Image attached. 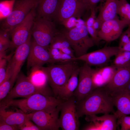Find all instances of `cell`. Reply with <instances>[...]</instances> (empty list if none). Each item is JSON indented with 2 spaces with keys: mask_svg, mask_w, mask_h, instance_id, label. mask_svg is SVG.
<instances>
[{
  "mask_svg": "<svg viewBox=\"0 0 130 130\" xmlns=\"http://www.w3.org/2000/svg\"><path fill=\"white\" fill-rule=\"evenodd\" d=\"M76 105L79 117L84 115L115 112L112 97L103 87L95 89L83 99L76 102Z\"/></svg>",
  "mask_w": 130,
  "mask_h": 130,
  "instance_id": "obj_1",
  "label": "cell"
},
{
  "mask_svg": "<svg viewBox=\"0 0 130 130\" xmlns=\"http://www.w3.org/2000/svg\"><path fill=\"white\" fill-rule=\"evenodd\" d=\"M63 101L54 96L37 93L23 99L2 100L0 106L6 109L11 106L17 107L27 114L37 111L53 110Z\"/></svg>",
  "mask_w": 130,
  "mask_h": 130,
  "instance_id": "obj_2",
  "label": "cell"
},
{
  "mask_svg": "<svg viewBox=\"0 0 130 130\" xmlns=\"http://www.w3.org/2000/svg\"><path fill=\"white\" fill-rule=\"evenodd\" d=\"M75 61L64 64H53L41 68L46 76L47 82L55 97L57 98L59 90L66 83L78 66Z\"/></svg>",
  "mask_w": 130,
  "mask_h": 130,
  "instance_id": "obj_3",
  "label": "cell"
},
{
  "mask_svg": "<svg viewBox=\"0 0 130 130\" xmlns=\"http://www.w3.org/2000/svg\"><path fill=\"white\" fill-rule=\"evenodd\" d=\"M61 32L74 51L75 57L86 53L89 49L95 45L89 36L85 25L79 26L70 29H66Z\"/></svg>",
  "mask_w": 130,
  "mask_h": 130,
  "instance_id": "obj_4",
  "label": "cell"
},
{
  "mask_svg": "<svg viewBox=\"0 0 130 130\" xmlns=\"http://www.w3.org/2000/svg\"><path fill=\"white\" fill-rule=\"evenodd\" d=\"M58 31L54 23L52 20L37 17L33 23L31 35L37 44L47 50Z\"/></svg>",
  "mask_w": 130,
  "mask_h": 130,
  "instance_id": "obj_5",
  "label": "cell"
},
{
  "mask_svg": "<svg viewBox=\"0 0 130 130\" xmlns=\"http://www.w3.org/2000/svg\"><path fill=\"white\" fill-rule=\"evenodd\" d=\"M39 0H16L12 10L1 25L2 30L9 34L13 28L25 18L32 9L37 5Z\"/></svg>",
  "mask_w": 130,
  "mask_h": 130,
  "instance_id": "obj_6",
  "label": "cell"
},
{
  "mask_svg": "<svg viewBox=\"0 0 130 130\" xmlns=\"http://www.w3.org/2000/svg\"><path fill=\"white\" fill-rule=\"evenodd\" d=\"M86 10L87 7L81 0H58L52 20L61 24L70 17L80 18Z\"/></svg>",
  "mask_w": 130,
  "mask_h": 130,
  "instance_id": "obj_7",
  "label": "cell"
},
{
  "mask_svg": "<svg viewBox=\"0 0 130 130\" xmlns=\"http://www.w3.org/2000/svg\"><path fill=\"white\" fill-rule=\"evenodd\" d=\"M76 101L72 96L61 104L60 115L59 118L60 128L63 130H77L79 123L76 108Z\"/></svg>",
  "mask_w": 130,
  "mask_h": 130,
  "instance_id": "obj_8",
  "label": "cell"
},
{
  "mask_svg": "<svg viewBox=\"0 0 130 130\" xmlns=\"http://www.w3.org/2000/svg\"><path fill=\"white\" fill-rule=\"evenodd\" d=\"M37 6L33 8L24 20L10 33L11 38L10 48H16L26 42L31 36V30L36 15L35 9Z\"/></svg>",
  "mask_w": 130,
  "mask_h": 130,
  "instance_id": "obj_9",
  "label": "cell"
},
{
  "mask_svg": "<svg viewBox=\"0 0 130 130\" xmlns=\"http://www.w3.org/2000/svg\"><path fill=\"white\" fill-rule=\"evenodd\" d=\"M16 79L14 87L3 100L12 99L18 97L26 98L37 93L49 95L47 94L46 88L36 87L31 82L28 77L22 73H20Z\"/></svg>",
  "mask_w": 130,
  "mask_h": 130,
  "instance_id": "obj_10",
  "label": "cell"
},
{
  "mask_svg": "<svg viewBox=\"0 0 130 130\" xmlns=\"http://www.w3.org/2000/svg\"><path fill=\"white\" fill-rule=\"evenodd\" d=\"M61 103L53 110L33 112L26 114L27 117L36 124L39 130H58L60 127L58 115Z\"/></svg>",
  "mask_w": 130,
  "mask_h": 130,
  "instance_id": "obj_11",
  "label": "cell"
},
{
  "mask_svg": "<svg viewBox=\"0 0 130 130\" xmlns=\"http://www.w3.org/2000/svg\"><path fill=\"white\" fill-rule=\"evenodd\" d=\"M130 85V65L117 69L103 88L111 96L127 90Z\"/></svg>",
  "mask_w": 130,
  "mask_h": 130,
  "instance_id": "obj_12",
  "label": "cell"
},
{
  "mask_svg": "<svg viewBox=\"0 0 130 130\" xmlns=\"http://www.w3.org/2000/svg\"><path fill=\"white\" fill-rule=\"evenodd\" d=\"M119 51L118 46H105L99 50L75 57L74 61H81L89 65L100 66L108 63Z\"/></svg>",
  "mask_w": 130,
  "mask_h": 130,
  "instance_id": "obj_13",
  "label": "cell"
},
{
  "mask_svg": "<svg viewBox=\"0 0 130 130\" xmlns=\"http://www.w3.org/2000/svg\"><path fill=\"white\" fill-rule=\"evenodd\" d=\"M93 71L85 63L80 67L77 86L73 94L76 102L83 99L95 89L93 81Z\"/></svg>",
  "mask_w": 130,
  "mask_h": 130,
  "instance_id": "obj_14",
  "label": "cell"
},
{
  "mask_svg": "<svg viewBox=\"0 0 130 130\" xmlns=\"http://www.w3.org/2000/svg\"><path fill=\"white\" fill-rule=\"evenodd\" d=\"M31 36L25 43L16 48L12 58L9 61L7 71L13 84L20 73L22 66L28 56L31 42Z\"/></svg>",
  "mask_w": 130,
  "mask_h": 130,
  "instance_id": "obj_15",
  "label": "cell"
},
{
  "mask_svg": "<svg viewBox=\"0 0 130 130\" xmlns=\"http://www.w3.org/2000/svg\"><path fill=\"white\" fill-rule=\"evenodd\" d=\"M128 26L126 22L119 19L117 15L113 19L103 22L98 32V36L101 40L110 42L119 38L123 29Z\"/></svg>",
  "mask_w": 130,
  "mask_h": 130,
  "instance_id": "obj_16",
  "label": "cell"
},
{
  "mask_svg": "<svg viewBox=\"0 0 130 130\" xmlns=\"http://www.w3.org/2000/svg\"><path fill=\"white\" fill-rule=\"evenodd\" d=\"M27 67L31 70L35 68H40L45 64H53L48 50L31 41L30 51L27 58Z\"/></svg>",
  "mask_w": 130,
  "mask_h": 130,
  "instance_id": "obj_17",
  "label": "cell"
},
{
  "mask_svg": "<svg viewBox=\"0 0 130 130\" xmlns=\"http://www.w3.org/2000/svg\"><path fill=\"white\" fill-rule=\"evenodd\" d=\"M86 119L92 124L85 129L87 130H114L117 127L115 115L109 114L98 117L96 115H86Z\"/></svg>",
  "mask_w": 130,
  "mask_h": 130,
  "instance_id": "obj_18",
  "label": "cell"
},
{
  "mask_svg": "<svg viewBox=\"0 0 130 130\" xmlns=\"http://www.w3.org/2000/svg\"><path fill=\"white\" fill-rule=\"evenodd\" d=\"M111 97L117 109L114 114L117 119L123 116L130 115V90L128 89Z\"/></svg>",
  "mask_w": 130,
  "mask_h": 130,
  "instance_id": "obj_19",
  "label": "cell"
},
{
  "mask_svg": "<svg viewBox=\"0 0 130 130\" xmlns=\"http://www.w3.org/2000/svg\"><path fill=\"white\" fill-rule=\"evenodd\" d=\"M119 0H102L97 7L99 13L96 18L102 24L106 20H111L117 15Z\"/></svg>",
  "mask_w": 130,
  "mask_h": 130,
  "instance_id": "obj_20",
  "label": "cell"
},
{
  "mask_svg": "<svg viewBox=\"0 0 130 130\" xmlns=\"http://www.w3.org/2000/svg\"><path fill=\"white\" fill-rule=\"evenodd\" d=\"M4 107L0 106V119L19 130L27 118L26 114L20 110L15 112L6 111Z\"/></svg>",
  "mask_w": 130,
  "mask_h": 130,
  "instance_id": "obj_21",
  "label": "cell"
},
{
  "mask_svg": "<svg viewBox=\"0 0 130 130\" xmlns=\"http://www.w3.org/2000/svg\"><path fill=\"white\" fill-rule=\"evenodd\" d=\"M80 67L75 69L65 84L59 90L57 98L65 101L72 96L77 86Z\"/></svg>",
  "mask_w": 130,
  "mask_h": 130,
  "instance_id": "obj_22",
  "label": "cell"
},
{
  "mask_svg": "<svg viewBox=\"0 0 130 130\" xmlns=\"http://www.w3.org/2000/svg\"><path fill=\"white\" fill-rule=\"evenodd\" d=\"M58 0H39L37 17L52 20Z\"/></svg>",
  "mask_w": 130,
  "mask_h": 130,
  "instance_id": "obj_23",
  "label": "cell"
},
{
  "mask_svg": "<svg viewBox=\"0 0 130 130\" xmlns=\"http://www.w3.org/2000/svg\"><path fill=\"white\" fill-rule=\"evenodd\" d=\"M31 70V72L28 77L31 82L37 87L46 88L47 82V78L41 68H35Z\"/></svg>",
  "mask_w": 130,
  "mask_h": 130,
  "instance_id": "obj_24",
  "label": "cell"
},
{
  "mask_svg": "<svg viewBox=\"0 0 130 130\" xmlns=\"http://www.w3.org/2000/svg\"><path fill=\"white\" fill-rule=\"evenodd\" d=\"M117 14L130 26V4L126 0H119Z\"/></svg>",
  "mask_w": 130,
  "mask_h": 130,
  "instance_id": "obj_25",
  "label": "cell"
},
{
  "mask_svg": "<svg viewBox=\"0 0 130 130\" xmlns=\"http://www.w3.org/2000/svg\"><path fill=\"white\" fill-rule=\"evenodd\" d=\"M114 67L117 69L130 65V52L120 50L115 56Z\"/></svg>",
  "mask_w": 130,
  "mask_h": 130,
  "instance_id": "obj_26",
  "label": "cell"
},
{
  "mask_svg": "<svg viewBox=\"0 0 130 130\" xmlns=\"http://www.w3.org/2000/svg\"><path fill=\"white\" fill-rule=\"evenodd\" d=\"M49 47L59 50L63 47L72 48L64 34L58 31L53 38Z\"/></svg>",
  "mask_w": 130,
  "mask_h": 130,
  "instance_id": "obj_27",
  "label": "cell"
},
{
  "mask_svg": "<svg viewBox=\"0 0 130 130\" xmlns=\"http://www.w3.org/2000/svg\"><path fill=\"white\" fill-rule=\"evenodd\" d=\"M9 33L3 30H1L0 33V59L7 57L5 51L10 48L11 41L9 39Z\"/></svg>",
  "mask_w": 130,
  "mask_h": 130,
  "instance_id": "obj_28",
  "label": "cell"
},
{
  "mask_svg": "<svg viewBox=\"0 0 130 130\" xmlns=\"http://www.w3.org/2000/svg\"><path fill=\"white\" fill-rule=\"evenodd\" d=\"M16 0L1 1L0 3V19H5L11 12L14 4Z\"/></svg>",
  "mask_w": 130,
  "mask_h": 130,
  "instance_id": "obj_29",
  "label": "cell"
},
{
  "mask_svg": "<svg viewBox=\"0 0 130 130\" xmlns=\"http://www.w3.org/2000/svg\"><path fill=\"white\" fill-rule=\"evenodd\" d=\"M51 58L53 64L56 63L64 64L74 61L73 60L74 58L60 51L57 55L51 57Z\"/></svg>",
  "mask_w": 130,
  "mask_h": 130,
  "instance_id": "obj_30",
  "label": "cell"
},
{
  "mask_svg": "<svg viewBox=\"0 0 130 130\" xmlns=\"http://www.w3.org/2000/svg\"><path fill=\"white\" fill-rule=\"evenodd\" d=\"M13 84L10 78L8 79L0 84V100L4 98L10 91Z\"/></svg>",
  "mask_w": 130,
  "mask_h": 130,
  "instance_id": "obj_31",
  "label": "cell"
},
{
  "mask_svg": "<svg viewBox=\"0 0 130 130\" xmlns=\"http://www.w3.org/2000/svg\"><path fill=\"white\" fill-rule=\"evenodd\" d=\"M0 84L6 80L8 78L7 71V60L8 58L0 59Z\"/></svg>",
  "mask_w": 130,
  "mask_h": 130,
  "instance_id": "obj_32",
  "label": "cell"
},
{
  "mask_svg": "<svg viewBox=\"0 0 130 130\" xmlns=\"http://www.w3.org/2000/svg\"><path fill=\"white\" fill-rule=\"evenodd\" d=\"M117 124L121 130H130V116L124 115L118 118Z\"/></svg>",
  "mask_w": 130,
  "mask_h": 130,
  "instance_id": "obj_33",
  "label": "cell"
},
{
  "mask_svg": "<svg viewBox=\"0 0 130 130\" xmlns=\"http://www.w3.org/2000/svg\"><path fill=\"white\" fill-rule=\"evenodd\" d=\"M118 47L120 48L124 45L128 43L130 41V26H128L127 29L122 32L119 37Z\"/></svg>",
  "mask_w": 130,
  "mask_h": 130,
  "instance_id": "obj_34",
  "label": "cell"
},
{
  "mask_svg": "<svg viewBox=\"0 0 130 130\" xmlns=\"http://www.w3.org/2000/svg\"><path fill=\"white\" fill-rule=\"evenodd\" d=\"M77 18L72 17L63 21L61 23L66 29H70L76 27Z\"/></svg>",
  "mask_w": 130,
  "mask_h": 130,
  "instance_id": "obj_35",
  "label": "cell"
},
{
  "mask_svg": "<svg viewBox=\"0 0 130 130\" xmlns=\"http://www.w3.org/2000/svg\"><path fill=\"white\" fill-rule=\"evenodd\" d=\"M86 26L88 33L93 40L95 44L98 45L101 40L98 36V32L92 26Z\"/></svg>",
  "mask_w": 130,
  "mask_h": 130,
  "instance_id": "obj_36",
  "label": "cell"
},
{
  "mask_svg": "<svg viewBox=\"0 0 130 130\" xmlns=\"http://www.w3.org/2000/svg\"><path fill=\"white\" fill-rule=\"evenodd\" d=\"M20 130H39L38 127L35 125L28 119L26 120L23 125L20 127Z\"/></svg>",
  "mask_w": 130,
  "mask_h": 130,
  "instance_id": "obj_37",
  "label": "cell"
},
{
  "mask_svg": "<svg viewBox=\"0 0 130 130\" xmlns=\"http://www.w3.org/2000/svg\"><path fill=\"white\" fill-rule=\"evenodd\" d=\"M90 10V15L85 21V25L86 26H92L96 18V15L98 11L97 9H91Z\"/></svg>",
  "mask_w": 130,
  "mask_h": 130,
  "instance_id": "obj_38",
  "label": "cell"
},
{
  "mask_svg": "<svg viewBox=\"0 0 130 130\" xmlns=\"http://www.w3.org/2000/svg\"><path fill=\"white\" fill-rule=\"evenodd\" d=\"M102 0H82L88 10L97 8V5L100 3Z\"/></svg>",
  "mask_w": 130,
  "mask_h": 130,
  "instance_id": "obj_39",
  "label": "cell"
},
{
  "mask_svg": "<svg viewBox=\"0 0 130 130\" xmlns=\"http://www.w3.org/2000/svg\"><path fill=\"white\" fill-rule=\"evenodd\" d=\"M19 130L18 127L10 125L0 119V130Z\"/></svg>",
  "mask_w": 130,
  "mask_h": 130,
  "instance_id": "obj_40",
  "label": "cell"
},
{
  "mask_svg": "<svg viewBox=\"0 0 130 130\" xmlns=\"http://www.w3.org/2000/svg\"><path fill=\"white\" fill-rule=\"evenodd\" d=\"M102 24L99 20L96 18L92 27L98 32Z\"/></svg>",
  "mask_w": 130,
  "mask_h": 130,
  "instance_id": "obj_41",
  "label": "cell"
},
{
  "mask_svg": "<svg viewBox=\"0 0 130 130\" xmlns=\"http://www.w3.org/2000/svg\"><path fill=\"white\" fill-rule=\"evenodd\" d=\"M120 50L130 52V42L119 48Z\"/></svg>",
  "mask_w": 130,
  "mask_h": 130,
  "instance_id": "obj_42",
  "label": "cell"
},
{
  "mask_svg": "<svg viewBox=\"0 0 130 130\" xmlns=\"http://www.w3.org/2000/svg\"><path fill=\"white\" fill-rule=\"evenodd\" d=\"M81 0V1H82V0Z\"/></svg>",
  "mask_w": 130,
  "mask_h": 130,
  "instance_id": "obj_43",
  "label": "cell"
}]
</instances>
